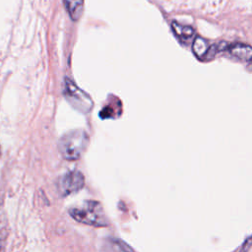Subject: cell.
Here are the masks:
<instances>
[{"label": "cell", "mask_w": 252, "mask_h": 252, "mask_svg": "<svg viewBox=\"0 0 252 252\" xmlns=\"http://www.w3.org/2000/svg\"><path fill=\"white\" fill-rule=\"evenodd\" d=\"M109 247L107 248L108 250H113V251H133V249L124 243L121 240L118 239H109V243L107 244Z\"/></svg>", "instance_id": "obj_9"}, {"label": "cell", "mask_w": 252, "mask_h": 252, "mask_svg": "<svg viewBox=\"0 0 252 252\" xmlns=\"http://www.w3.org/2000/svg\"><path fill=\"white\" fill-rule=\"evenodd\" d=\"M70 216L77 221L92 226H106L108 220L99 202L94 200L84 201L80 206L69 210Z\"/></svg>", "instance_id": "obj_1"}, {"label": "cell", "mask_w": 252, "mask_h": 252, "mask_svg": "<svg viewBox=\"0 0 252 252\" xmlns=\"http://www.w3.org/2000/svg\"><path fill=\"white\" fill-rule=\"evenodd\" d=\"M171 29L178 40L184 44L189 43L194 35V30L191 27L180 25L177 22H172Z\"/></svg>", "instance_id": "obj_6"}, {"label": "cell", "mask_w": 252, "mask_h": 252, "mask_svg": "<svg viewBox=\"0 0 252 252\" xmlns=\"http://www.w3.org/2000/svg\"><path fill=\"white\" fill-rule=\"evenodd\" d=\"M85 185L84 175L80 171H70L63 175L58 181V190L62 196L75 193Z\"/></svg>", "instance_id": "obj_4"}, {"label": "cell", "mask_w": 252, "mask_h": 252, "mask_svg": "<svg viewBox=\"0 0 252 252\" xmlns=\"http://www.w3.org/2000/svg\"><path fill=\"white\" fill-rule=\"evenodd\" d=\"M225 50L235 59L245 62H250L252 50L251 47L244 43H233L227 44Z\"/></svg>", "instance_id": "obj_5"}, {"label": "cell", "mask_w": 252, "mask_h": 252, "mask_svg": "<svg viewBox=\"0 0 252 252\" xmlns=\"http://www.w3.org/2000/svg\"><path fill=\"white\" fill-rule=\"evenodd\" d=\"M89 144L88 134L81 129L72 130L61 137L58 149L61 156L67 160H77L84 154Z\"/></svg>", "instance_id": "obj_2"}, {"label": "cell", "mask_w": 252, "mask_h": 252, "mask_svg": "<svg viewBox=\"0 0 252 252\" xmlns=\"http://www.w3.org/2000/svg\"><path fill=\"white\" fill-rule=\"evenodd\" d=\"M64 3L70 17L74 21L78 20L83 12L84 0H64Z\"/></svg>", "instance_id": "obj_8"}, {"label": "cell", "mask_w": 252, "mask_h": 252, "mask_svg": "<svg viewBox=\"0 0 252 252\" xmlns=\"http://www.w3.org/2000/svg\"><path fill=\"white\" fill-rule=\"evenodd\" d=\"M63 94L68 102L82 113H89L94 106L93 99L89 94L80 89L69 78L65 79Z\"/></svg>", "instance_id": "obj_3"}, {"label": "cell", "mask_w": 252, "mask_h": 252, "mask_svg": "<svg viewBox=\"0 0 252 252\" xmlns=\"http://www.w3.org/2000/svg\"><path fill=\"white\" fill-rule=\"evenodd\" d=\"M210 46L211 45L205 38L201 36H196L192 43V51L197 58H199L200 60H205Z\"/></svg>", "instance_id": "obj_7"}]
</instances>
